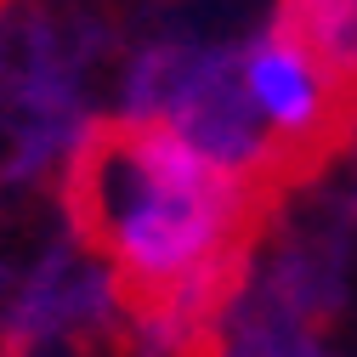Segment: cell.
I'll return each instance as SVG.
<instances>
[{"instance_id": "1", "label": "cell", "mask_w": 357, "mask_h": 357, "mask_svg": "<svg viewBox=\"0 0 357 357\" xmlns=\"http://www.w3.org/2000/svg\"><path fill=\"white\" fill-rule=\"evenodd\" d=\"M79 215L130 289L199 306L244 233L250 182L182 130L130 119L85 148Z\"/></svg>"}, {"instance_id": "2", "label": "cell", "mask_w": 357, "mask_h": 357, "mask_svg": "<svg viewBox=\"0 0 357 357\" xmlns=\"http://www.w3.org/2000/svg\"><path fill=\"white\" fill-rule=\"evenodd\" d=\"M238 79H244L250 114L261 119L266 137L284 142V148L318 142L329 130V119H335V102H340V85L329 79V68L312 57L301 40H289L284 29L261 34L244 52Z\"/></svg>"}, {"instance_id": "3", "label": "cell", "mask_w": 357, "mask_h": 357, "mask_svg": "<svg viewBox=\"0 0 357 357\" xmlns=\"http://www.w3.org/2000/svg\"><path fill=\"white\" fill-rule=\"evenodd\" d=\"M278 29L329 68L340 91H357V0H284Z\"/></svg>"}]
</instances>
